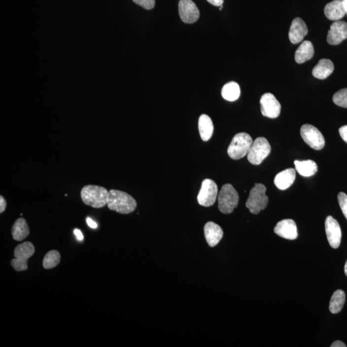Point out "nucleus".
<instances>
[{
    "instance_id": "bb28decb",
    "label": "nucleus",
    "mask_w": 347,
    "mask_h": 347,
    "mask_svg": "<svg viewBox=\"0 0 347 347\" xmlns=\"http://www.w3.org/2000/svg\"><path fill=\"white\" fill-rule=\"evenodd\" d=\"M333 102L336 105L347 108V88L336 92L333 96Z\"/></svg>"
},
{
    "instance_id": "473e14b6",
    "label": "nucleus",
    "mask_w": 347,
    "mask_h": 347,
    "mask_svg": "<svg viewBox=\"0 0 347 347\" xmlns=\"http://www.w3.org/2000/svg\"><path fill=\"white\" fill-rule=\"evenodd\" d=\"M86 223L90 228H94V229L97 228V224L90 217L87 218Z\"/></svg>"
},
{
    "instance_id": "c756f323",
    "label": "nucleus",
    "mask_w": 347,
    "mask_h": 347,
    "mask_svg": "<svg viewBox=\"0 0 347 347\" xmlns=\"http://www.w3.org/2000/svg\"><path fill=\"white\" fill-rule=\"evenodd\" d=\"M340 135L342 139L347 143V126H342L339 130Z\"/></svg>"
},
{
    "instance_id": "a211bd4d",
    "label": "nucleus",
    "mask_w": 347,
    "mask_h": 347,
    "mask_svg": "<svg viewBox=\"0 0 347 347\" xmlns=\"http://www.w3.org/2000/svg\"><path fill=\"white\" fill-rule=\"evenodd\" d=\"M296 178L295 169L290 168L285 169L282 172L277 174L275 177L274 183L278 189L284 190L293 185Z\"/></svg>"
},
{
    "instance_id": "412c9836",
    "label": "nucleus",
    "mask_w": 347,
    "mask_h": 347,
    "mask_svg": "<svg viewBox=\"0 0 347 347\" xmlns=\"http://www.w3.org/2000/svg\"><path fill=\"white\" fill-rule=\"evenodd\" d=\"M12 236L15 241H22L30 234V229L26 220L23 218L17 219L12 227Z\"/></svg>"
},
{
    "instance_id": "0eeeda50",
    "label": "nucleus",
    "mask_w": 347,
    "mask_h": 347,
    "mask_svg": "<svg viewBox=\"0 0 347 347\" xmlns=\"http://www.w3.org/2000/svg\"><path fill=\"white\" fill-rule=\"evenodd\" d=\"M271 145L267 139L259 137L253 141L251 149L247 154V160L250 164L259 166L271 152Z\"/></svg>"
},
{
    "instance_id": "c85d7f7f",
    "label": "nucleus",
    "mask_w": 347,
    "mask_h": 347,
    "mask_svg": "<svg viewBox=\"0 0 347 347\" xmlns=\"http://www.w3.org/2000/svg\"><path fill=\"white\" fill-rule=\"evenodd\" d=\"M133 1L137 5L147 10L152 9L155 5V0H133Z\"/></svg>"
},
{
    "instance_id": "7c9ffc66",
    "label": "nucleus",
    "mask_w": 347,
    "mask_h": 347,
    "mask_svg": "<svg viewBox=\"0 0 347 347\" xmlns=\"http://www.w3.org/2000/svg\"><path fill=\"white\" fill-rule=\"evenodd\" d=\"M7 207V202L3 196H0V213H2L5 210Z\"/></svg>"
},
{
    "instance_id": "393cba45",
    "label": "nucleus",
    "mask_w": 347,
    "mask_h": 347,
    "mask_svg": "<svg viewBox=\"0 0 347 347\" xmlns=\"http://www.w3.org/2000/svg\"><path fill=\"white\" fill-rule=\"evenodd\" d=\"M346 302V293L342 290L334 292L330 301L329 310L333 314H337L342 310Z\"/></svg>"
},
{
    "instance_id": "e433bc0d",
    "label": "nucleus",
    "mask_w": 347,
    "mask_h": 347,
    "mask_svg": "<svg viewBox=\"0 0 347 347\" xmlns=\"http://www.w3.org/2000/svg\"><path fill=\"white\" fill-rule=\"evenodd\" d=\"M344 270H345V274H346V275L347 276V261L346 262V265H345Z\"/></svg>"
},
{
    "instance_id": "f3484780",
    "label": "nucleus",
    "mask_w": 347,
    "mask_h": 347,
    "mask_svg": "<svg viewBox=\"0 0 347 347\" xmlns=\"http://www.w3.org/2000/svg\"><path fill=\"white\" fill-rule=\"evenodd\" d=\"M325 16L330 20L340 21L346 15L342 0H334L326 5L324 8Z\"/></svg>"
},
{
    "instance_id": "1a4fd4ad",
    "label": "nucleus",
    "mask_w": 347,
    "mask_h": 347,
    "mask_svg": "<svg viewBox=\"0 0 347 347\" xmlns=\"http://www.w3.org/2000/svg\"><path fill=\"white\" fill-rule=\"evenodd\" d=\"M218 188L216 183L210 179L203 180L198 196V202L201 206H212L216 201Z\"/></svg>"
},
{
    "instance_id": "ddd939ff",
    "label": "nucleus",
    "mask_w": 347,
    "mask_h": 347,
    "mask_svg": "<svg viewBox=\"0 0 347 347\" xmlns=\"http://www.w3.org/2000/svg\"><path fill=\"white\" fill-rule=\"evenodd\" d=\"M347 39V23L337 21L331 25L328 32L327 40L331 45H337L344 40Z\"/></svg>"
},
{
    "instance_id": "4be33fe9",
    "label": "nucleus",
    "mask_w": 347,
    "mask_h": 347,
    "mask_svg": "<svg viewBox=\"0 0 347 347\" xmlns=\"http://www.w3.org/2000/svg\"><path fill=\"white\" fill-rule=\"evenodd\" d=\"M198 128L203 140L208 141L213 132V124L210 116L207 115H201L198 120Z\"/></svg>"
},
{
    "instance_id": "dca6fc26",
    "label": "nucleus",
    "mask_w": 347,
    "mask_h": 347,
    "mask_svg": "<svg viewBox=\"0 0 347 347\" xmlns=\"http://www.w3.org/2000/svg\"><path fill=\"white\" fill-rule=\"evenodd\" d=\"M204 233L207 242L210 247L217 246L223 237V229L213 222H208L205 224Z\"/></svg>"
},
{
    "instance_id": "4468645a",
    "label": "nucleus",
    "mask_w": 347,
    "mask_h": 347,
    "mask_svg": "<svg viewBox=\"0 0 347 347\" xmlns=\"http://www.w3.org/2000/svg\"><path fill=\"white\" fill-rule=\"evenodd\" d=\"M274 232L277 236L288 240H295L298 238L297 224L292 219H283L278 222Z\"/></svg>"
},
{
    "instance_id": "9b49d317",
    "label": "nucleus",
    "mask_w": 347,
    "mask_h": 347,
    "mask_svg": "<svg viewBox=\"0 0 347 347\" xmlns=\"http://www.w3.org/2000/svg\"><path fill=\"white\" fill-rule=\"evenodd\" d=\"M178 7L182 22L191 24L197 22L200 18V10L192 0H180Z\"/></svg>"
},
{
    "instance_id": "f704fd0d",
    "label": "nucleus",
    "mask_w": 347,
    "mask_h": 347,
    "mask_svg": "<svg viewBox=\"0 0 347 347\" xmlns=\"http://www.w3.org/2000/svg\"><path fill=\"white\" fill-rule=\"evenodd\" d=\"M331 347H346L347 346L344 344V342H341V341H336L334 342L333 344L331 346Z\"/></svg>"
},
{
    "instance_id": "9d476101",
    "label": "nucleus",
    "mask_w": 347,
    "mask_h": 347,
    "mask_svg": "<svg viewBox=\"0 0 347 347\" xmlns=\"http://www.w3.org/2000/svg\"><path fill=\"white\" fill-rule=\"evenodd\" d=\"M260 108L263 116L270 118H276L280 115L281 105L274 95L267 93L260 99Z\"/></svg>"
},
{
    "instance_id": "39448f33",
    "label": "nucleus",
    "mask_w": 347,
    "mask_h": 347,
    "mask_svg": "<svg viewBox=\"0 0 347 347\" xmlns=\"http://www.w3.org/2000/svg\"><path fill=\"white\" fill-rule=\"evenodd\" d=\"M266 187L261 183H256L251 188L246 207L253 214H258L267 207L268 197L266 196Z\"/></svg>"
},
{
    "instance_id": "6ab92c4d",
    "label": "nucleus",
    "mask_w": 347,
    "mask_h": 347,
    "mask_svg": "<svg viewBox=\"0 0 347 347\" xmlns=\"http://www.w3.org/2000/svg\"><path fill=\"white\" fill-rule=\"evenodd\" d=\"M334 66L329 59H322L319 60L318 64L312 69V73L315 78L318 79H325L333 72Z\"/></svg>"
},
{
    "instance_id": "2eb2a0df",
    "label": "nucleus",
    "mask_w": 347,
    "mask_h": 347,
    "mask_svg": "<svg viewBox=\"0 0 347 347\" xmlns=\"http://www.w3.org/2000/svg\"><path fill=\"white\" fill-rule=\"evenodd\" d=\"M308 34V29L306 23L301 18H297L291 23L289 32V38L291 43L298 44L303 41Z\"/></svg>"
},
{
    "instance_id": "6e6552de",
    "label": "nucleus",
    "mask_w": 347,
    "mask_h": 347,
    "mask_svg": "<svg viewBox=\"0 0 347 347\" xmlns=\"http://www.w3.org/2000/svg\"><path fill=\"white\" fill-rule=\"evenodd\" d=\"M300 134L305 142L313 149H322L325 146V139L318 129L310 124L302 126Z\"/></svg>"
},
{
    "instance_id": "72a5a7b5",
    "label": "nucleus",
    "mask_w": 347,
    "mask_h": 347,
    "mask_svg": "<svg viewBox=\"0 0 347 347\" xmlns=\"http://www.w3.org/2000/svg\"><path fill=\"white\" fill-rule=\"evenodd\" d=\"M74 234H75L76 237H77L78 240H79V241L83 240V239H84L83 234H82V232H81V231H80V230H78V229H75V230H74Z\"/></svg>"
},
{
    "instance_id": "c9c22d12",
    "label": "nucleus",
    "mask_w": 347,
    "mask_h": 347,
    "mask_svg": "<svg viewBox=\"0 0 347 347\" xmlns=\"http://www.w3.org/2000/svg\"><path fill=\"white\" fill-rule=\"evenodd\" d=\"M343 3H344L345 9H346V14L347 15V0H342Z\"/></svg>"
},
{
    "instance_id": "423d86ee",
    "label": "nucleus",
    "mask_w": 347,
    "mask_h": 347,
    "mask_svg": "<svg viewBox=\"0 0 347 347\" xmlns=\"http://www.w3.org/2000/svg\"><path fill=\"white\" fill-rule=\"evenodd\" d=\"M35 247L31 242H25L19 244L14 249V259L11 265L17 272H22L28 269V260L35 254Z\"/></svg>"
},
{
    "instance_id": "cd10ccee",
    "label": "nucleus",
    "mask_w": 347,
    "mask_h": 347,
    "mask_svg": "<svg viewBox=\"0 0 347 347\" xmlns=\"http://www.w3.org/2000/svg\"><path fill=\"white\" fill-rule=\"evenodd\" d=\"M338 203L344 216L347 220V196L344 192H340L338 196Z\"/></svg>"
},
{
    "instance_id": "7ed1b4c3",
    "label": "nucleus",
    "mask_w": 347,
    "mask_h": 347,
    "mask_svg": "<svg viewBox=\"0 0 347 347\" xmlns=\"http://www.w3.org/2000/svg\"><path fill=\"white\" fill-rule=\"evenodd\" d=\"M253 143L252 138L246 133H238L233 138L228 148V154L233 160L241 159L247 155Z\"/></svg>"
},
{
    "instance_id": "f8f14e48",
    "label": "nucleus",
    "mask_w": 347,
    "mask_h": 347,
    "mask_svg": "<svg viewBox=\"0 0 347 347\" xmlns=\"http://www.w3.org/2000/svg\"><path fill=\"white\" fill-rule=\"evenodd\" d=\"M325 226L329 244L333 248H338L342 241V230L339 223L333 217L328 216L326 218Z\"/></svg>"
},
{
    "instance_id": "20e7f679",
    "label": "nucleus",
    "mask_w": 347,
    "mask_h": 347,
    "mask_svg": "<svg viewBox=\"0 0 347 347\" xmlns=\"http://www.w3.org/2000/svg\"><path fill=\"white\" fill-rule=\"evenodd\" d=\"M238 192L231 184H225L218 196V208L224 214H229L238 206Z\"/></svg>"
},
{
    "instance_id": "f257e3e1",
    "label": "nucleus",
    "mask_w": 347,
    "mask_h": 347,
    "mask_svg": "<svg viewBox=\"0 0 347 347\" xmlns=\"http://www.w3.org/2000/svg\"><path fill=\"white\" fill-rule=\"evenodd\" d=\"M107 205L111 210L122 214H128L135 211L137 203L132 196L126 192L112 189L109 192Z\"/></svg>"
},
{
    "instance_id": "aec40b11",
    "label": "nucleus",
    "mask_w": 347,
    "mask_h": 347,
    "mask_svg": "<svg viewBox=\"0 0 347 347\" xmlns=\"http://www.w3.org/2000/svg\"><path fill=\"white\" fill-rule=\"evenodd\" d=\"M314 46L310 41H304L296 51L295 59L298 64L310 61L314 56Z\"/></svg>"
},
{
    "instance_id": "f03ea898",
    "label": "nucleus",
    "mask_w": 347,
    "mask_h": 347,
    "mask_svg": "<svg viewBox=\"0 0 347 347\" xmlns=\"http://www.w3.org/2000/svg\"><path fill=\"white\" fill-rule=\"evenodd\" d=\"M80 197L84 204L93 208H101L107 205L109 192L101 186L88 185L82 188Z\"/></svg>"
},
{
    "instance_id": "5701e85b",
    "label": "nucleus",
    "mask_w": 347,
    "mask_h": 347,
    "mask_svg": "<svg viewBox=\"0 0 347 347\" xmlns=\"http://www.w3.org/2000/svg\"><path fill=\"white\" fill-rule=\"evenodd\" d=\"M294 164L297 172L304 177L312 176L318 171V166L313 160H295Z\"/></svg>"
},
{
    "instance_id": "a878e982",
    "label": "nucleus",
    "mask_w": 347,
    "mask_h": 347,
    "mask_svg": "<svg viewBox=\"0 0 347 347\" xmlns=\"http://www.w3.org/2000/svg\"><path fill=\"white\" fill-rule=\"evenodd\" d=\"M61 261V255L58 251L52 250L48 251L44 256L43 266L46 270L56 267Z\"/></svg>"
},
{
    "instance_id": "b1692460",
    "label": "nucleus",
    "mask_w": 347,
    "mask_h": 347,
    "mask_svg": "<svg viewBox=\"0 0 347 347\" xmlns=\"http://www.w3.org/2000/svg\"><path fill=\"white\" fill-rule=\"evenodd\" d=\"M222 97L225 100L233 102L238 100L240 97V87L236 82H230L223 87L221 90Z\"/></svg>"
},
{
    "instance_id": "2f4dec72",
    "label": "nucleus",
    "mask_w": 347,
    "mask_h": 347,
    "mask_svg": "<svg viewBox=\"0 0 347 347\" xmlns=\"http://www.w3.org/2000/svg\"><path fill=\"white\" fill-rule=\"evenodd\" d=\"M207 1L216 7H221L223 5L224 0H207Z\"/></svg>"
}]
</instances>
